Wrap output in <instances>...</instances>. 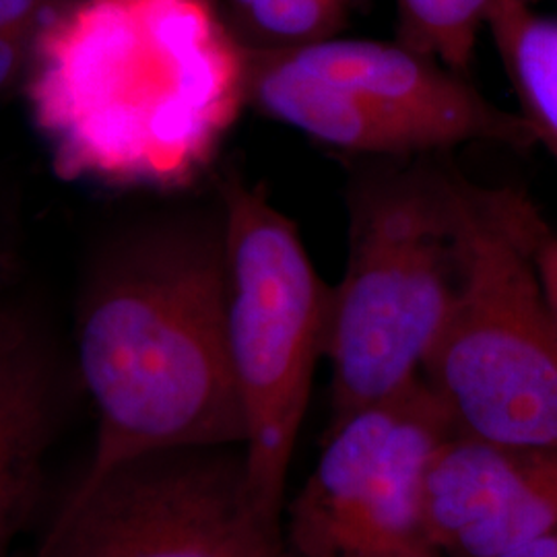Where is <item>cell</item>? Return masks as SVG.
<instances>
[{
	"label": "cell",
	"mask_w": 557,
	"mask_h": 557,
	"mask_svg": "<svg viewBox=\"0 0 557 557\" xmlns=\"http://www.w3.org/2000/svg\"><path fill=\"white\" fill-rule=\"evenodd\" d=\"M359 0H225L232 32L248 50H277L341 34Z\"/></svg>",
	"instance_id": "7c38bea8"
},
{
	"label": "cell",
	"mask_w": 557,
	"mask_h": 557,
	"mask_svg": "<svg viewBox=\"0 0 557 557\" xmlns=\"http://www.w3.org/2000/svg\"><path fill=\"white\" fill-rule=\"evenodd\" d=\"M38 557H289L255 506L242 446L128 460L75 487Z\"/></svg>",
	"instance_id": "52a82bcc"
},
{
	"label": "cell",
	"mask_w": 557,
	"mask_h": 557,
	"mask_svg": "<svg viewBox=\"0 0 557 557\" xmlns=\"http://www.w3.org/2000/svg\"><path fill=\"white\" fill-rule=\"evenodd\" d=\"M485 29L515 87L518 114L557 163V21L529 0H494Z\"/></svg>",
	"instance_id": "8fae6325"
},
{
	"label": "cell",
	"mask_w": 557,
	"mask_h": 557,
	"mask_svg": "<svg viewBox=\"0 0 557 557\" xmlns=\"http://www.w3.org/2000/svg\"><path fill=\"white\" fill-rule=\"evenodd\" d=\"M38 34H2L0 36V94L21 89L34 41Z\"/></svg>",
	"instance_id": "2e32d148"
},
{
	"label": "cell",
	"mask_w": 557,
	"mask_h": 557,
	"mask_svg": "<svg viewBox=\"0 0 557 557\" xmlns=\"http://www.w3.org/2000/svg\"><path fill=\"white\" fill-rule=\"evenodd\" d=\"M220 221L248 490L262 520L283 533L287 475L324 351L331 285L320 278L298 225L264 188L227 176Z\"/></svg>",
	"instance_id": "277c9868"
},
{
	"label": "cell",
	"mask_w": 557,
	"mask_h": 557,
	"mask_svg": "<svg viewBox=\"0 0 557 557\" xmlns=\"http://www.w3.org/2000/svg\"><path fill=\"white\" fill-rule=\"evenodd\" d=\"M492 557H557V527L539 537L522 541L515 547H508Z\"/></svg>",
	"instance_id": "e0dca14e"
},
{
	"label": "cell",
	"mask_w": 557,
	"mask_h": 557,
	"mask_svg": "<svg viewBox=\"0 0 557 557\" xmlns=\"http://www.w3.org/2000/svg\"><path fill=\"white\" fill-rule=\"evenodd\" d=\"M246 79L248 48L211 0H71L21 91L60 180L160 193L207 174Z\"/></svg>",
	"instance_id": "6da1fadb"
},
{
	"label": "cell",
	"mask_w": 557,
	"mask_h": 557,
	"mask_svg": "<svg viewBox=\"0 0 557 557\" xmlns=\"http://www.w3.org/2000/svg\"><path fill=\"white\" fill-rule=\"evenodd\" d=\"M494 0H395L403 46L469 77Z\"/></svg>",
	"instance_id": "4fadbf2b"
},
{
	"label": "cell",
	"mask_w": 557,
	"mask_h": 557,
	"mask_svg": "<svg viewBox=\"0 0 557 557\" xmlns=\"http://www.w3.org/2000/svg\"><path fill=\"white\" fill-rule=\"evenodd\" d=\"M541 455L455 432L428 465L421 492L425 549L448 554L458 539L492 517Z\"/></svg>",
	"instance_id": "30bf717a"
},
{
	"label": "cell",
	"mask_w": 557,
	"mask_h": 557,
	"mask_svg": "<svg viewBox=\"0 0 557 557\" xmlns=\"http://www.w3.org/2000/svg\"><path fill=\"white\" fill-rule=\"evenodd\" d=\"M529 2H535V0H529Z\"/></svg>",
	"instance_id": "d6986e66"
},
{
	"label": "cell",
	"mask_w": 557,
	"mask_h": 557,
	"mask_svg": "<svg viewBox=\"0 0 557 557\" xmlns=\"http://www.w3.org/2000/svg\"><path fill=\"white\" fill-rule=\"evenodd\" d=\"M248 108L359 158L438 156L469 143L529 149L518 112L400 41L329 38L248 50Z\"/></svg>",
	"instance_id": "8992f818"
},
{
	"label": "cell",
	"mask_w": 557,
	"mask_h": 557,
	"mask_svg": "<svg viewBox=\"0 0 557 557\" xmlns=\"http://www.w3.org/2000/svg\"><path fill=\"white\" fill-rule=\"evenodd\" d=\"M533 207L478 186L465 275L421 376L458 434L557 457V326L531 257Z\"/></svg>",
	"instance_id": "5b68a950"
},
{
	"label": "cell",
	"mask_w": 557,
	"mask_h": 557,
	"mask_svg": "<svg viewBox=\"0 0 557 557\" xmlns=\"http://www.w3.org/2000/svg\"><path fill=\"white\" fill-rule=\"evenodd\" d=\"M71 0H0L2 34H38L41 25Z\"/></svg>",
	"instance_id": "9a60e30c"
},
{
	"label": "cell",
	"mask_w": 557,
	"mask_h": 557,
	"mask_svg": "<svg viewBox=\"0 0 557 557\" xmlns=\"http://www.w3.org/2000/svg\"><path fill=\"white\" fill-rule=\"evenodd\" d=\"M98 436L77 487L135 458L242 446L221 221L147 223L98 257L77 304Z\"/></svg>",
	"instance_id": "7a4b0ae2"
},
{
	"label": "cell",
	"mask_w": 557,
	"mask_h": 557,
	"mask_svg": "<svg viewBox=\"0 0 557 557\" xmlns=\"http://www.w3.org/2000/svg\"><path fill=\"white\" fill-rule=\"evenodd\" d=\"M380 557H432V556H425V554H403V556H380Z\"/></svg>",
	"instance_id": "ac0fdd59"
},
{
	"label": "cell",
	"mask_w": 557,
	"mask_h": 557,
	"mask_svg": "<svg viewBox=\"0 0 557 557\" xmlns=\"http://www.w3.org/2000/svg\"><path fill=\"white\" fill-rule=\"evenodd\" d=\"M430 158H379L347 188V264L322 351L333 419L419 379L457 298L478 186Z\"/></svg>",
	"instance_id": "3957f363"
},
{
	"label": "cell",
	"mask_w": 557,
	"mask_h": 557,
	"mask_svg": "<svg viewBox=\"0 0 557 557\" xmlns=\"http://www.w3.org/2000/svg\"><path fill=\"white\" fill-rule=\"evenodd\" d=\"M59 411V358L40 319L0 306V557L32 512Z\"/></svg>",
	"instance_id": "9c48e42d"
},
{
	"label": "cell",
	"mask_w": 557,
	"mask_h": 557,
	"mask_svg": "<svg viewBox=\"0 0 557 557\" xmlns=\"http://www.w3.org/2000/svg\"><path fill=\"white\" fill-rule=\"evenodd\" d=\"M529 246L539 285L557 326V234L541 218L537 207L529 215Z\"/></svg>",
	"instance_id": "5bb4252c"
},
{
	"label": "cell",
	"mask_w": 557,
	"mask_h": 557,
	"mask_svg": "<svg viewBox=\"0 0 557 557\" xmlns=\"http://www.w3.org/2000/svg\"><path fill=\"white\" fill-rule=\"evenodd\" d=\"M455 432L423 376L333 419L312 475L285 506L287 556H432L421 531L423 479Z\"/></svg>",
	"instance_id": "ba28073f"
}]
</instances>
